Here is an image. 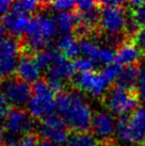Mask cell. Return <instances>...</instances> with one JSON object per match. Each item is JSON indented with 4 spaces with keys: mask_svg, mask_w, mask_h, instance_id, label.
<instances>
[{
    "mask_svg": "<svg viewBox=\"0 0 145 146\" xmlns=\"http://www.w3.org/2000/svg\"><path fill=\"white\" fill-rule=\"evenodd\" d=\"M130 132L132 143H145V107H141L130 115Z\"/></svg>",
    "mask_w": 145,
    "mask_h": 146,
    "instance_id": "9a60e30c",
    "label": "cell"
},
{
    "mask_svg": "<svg viewBox=\"0 0 145 146\" xmlns=\"http://www.w3.org/2000/svg\"><path fill=\"white\" fill-rule=\"evenodd\" d=\"M115 134L121 141L125 143H132L131 132H130V116L122 115L116 119Z\"/></svg>",
    "mask_w": 145,
    "mask_h": 146,
    "instance_id": "7402d4cb",
    "label": "cell"
},
{
    "mask_svg": "<svg viewBox=\"0 0 145 146\" xmlns=\"http://www.w3.org/2000/svg\"><path fill=\"white\" fill-rule=\"evenodd\" d=\"M56 111L66 126L75 132H86L91 128L93 110L84 96L77 91H67L56 97Z\"/></svg>",
    "mask_w": 145,
    "mask_h": 146,
    "instance_id": "6da1fadb",
    "label": "cell"
},
{
    "mask_svg": "<svg viewBox=\"0 0 145 146\" xmlns=\"http://www.w3.org/2000/svg\"><path fill=\"white\" fill-rule=\"evenodd\" d=\"M79 27L82 33L91 32L100 21V11L96 9L94 11L86 13H79Z\"/></svg>",
    "mask_w": 145,
    "mask_h": 146,
    "instance_id": "44dd1931",
    "label": "cell"
},
{
    "mask_svg": "<svg viewBox=\"0 0 145 146\" xmlns=\"http://www.w3.org/2000/svg\"><path fill=\"white\" fill-rule=\"evenodd\" d=\"M98 72H85V73H78L74 77V83L79 91L91 93L94 84L96 82Z\"/></svg>",
    "mask_w": 145,
    "mask_h": 146,
    "instance_id": "d6986e66",
    "label": "cell"
},
{
    "mask_svg": "<svg viewBox=\"0 0 145 146\" xmlns=\"http://www.w3.org/2000/svg\"><path fill=\"white\" fill-rule=\"evenodd\" d=\"M131 43L136 45L138 48L141 50H145V28H142L139 32L132 37Z\"/></svg>",
    "mask_w": 145,
    "mask_h": 146,
    "instance_id": "d6a6232c",
    "label": "cell"
},
{
    "mask_svg": "<svg viewBox=\"0 0 145 146\" xmlns=\"http://www.w3.org/2000/svg\"><path fill=\"white\" fill-rule=\"evenodd\" d=\"M128 9L133 18L138 21V24L140 25L142 28H145V2L142 1V3L139 4L138 7H134V8L129 7Z\"/></svg>",
    "mask_w": 145,
    "mask_h": 146,
    "instance_id": "f546056e",
    "label": "cell"
},
{
    "mask_svg": "<svg viewBox=\"0 0 145 146\" xmlns=\"http://www.w3.org/2000/svg\"><path fill=\"white\" fill-rule=\"evenodd\" d=\"M75 73L74 62L61 56L56 63L46 70V81L56 93L60 94L64 89L65 82L75 77Z\"/></svg>",
    "mask_w": 145,
    "mask_h": 146,
    "instance_id": "ba28073f",
    "label": "cell"
},
{
    "mask_svg": "<svg viewBox=\"0 0 145 146\" xmlns=\"http://www.w3.org/2000/svg\"><path fill=\"white\" fill-rule=\"evenodd\" d=\"M32 94L33 95H44V96H51L55 97L56 92L51 89V86L46 80H37L32 84Z\"/></svg>",
    "mask_w": 145,
    "mask_h": 146,
    "instance_id": "4316f807",
    "label": "cell"
},
{
    "mask_svg": "<svg viewBox=\"0 0 145 146\" xmlns=\"http://www.w3.org/2000/svg\"><path fill=\"white\" fill-rule=\"evenodd\" d=\"M57 50L61 53L62 57L69 60H76L80 57V42L77 41V38L72 34H62L59 36L56 43Z\"/></svg>",
    "mask_w": 145,
    "mask_h": 146,
    "instance_id": "5bb4252c",
    "label": "cell"
},
{
    "mask_svg": "<svg viewBox=\"0 0 145 146\" xmlns=\"http://www.w3.org/2000/svg\"><path fill=\"white\" fill-rule=\"evenodd\" d=\"M74 66L78 73H85V72H93L97 66V63L88 57H79L74 60Z\"/></svg>",
    "mask_w": 145,
    "mask_h": 146,
    "instance_id": "484cf974",
    "label": "cell"
},
{
    "mask_svg": "<svg viewBox=\"0 0 145 146\" xmlns=\"http://www.w3.org/2000/svg\"><path fill=\"white\" fill-rule=\"evenodd\" d=\"M1 76H2V75H1V72H0V77H1Z\"/></svg>",
    "mask_w": 145,
    "mask_h": 146,
    "instance_id": "ab89813d",
    "label": "cell"
},
{
    "mask_svg": "<svg viewBox=\"0 0 145 146\" xmlns=\"http://www.w3.org/2000/svg\"><path fill=\"white\" fill-rule=\"evenodd\" d=\"M115 127L116 121L111 114L107 112H97L94 114L91 129L97 141L104 143L110 142L115 134Z\"/></svg>",
    "mask_w": 145,
    "mask_h": 146,
    "instance_id": "30bf717a",
    "label": "cell"
},
{
    "mask_svg": "<svg viewBox=\"0 0 145 146\" xmlns=\"http://www.w3.org/2000/svg\"><path fill=\"white\" fill-rule=\"evenodd\" d=\"M56 21L48 13L40 12L31 18V23L25 34V44L31 51L40 52L47 49L58 34Z\"/></svg>",
    "mask_w": 145,
    "mask_h": 146,
    "instance_id": "7a4b0ae2",
    "label": "cell"
},
{
    "mask_svg": "<svg viewBox=\"0 0 145 146\" xmlns=\"http://www.w3.org/2000/svg\"><path fill=\"white\" fill-rule=\"evenodd\" d=\"M123 66L117 63H113V64L107 65L104 70L101 72V74L104 75V77L108 80L110 83L113 81H116L117 78L121 76V74L123 73Z\"/></svg>",
    "mask_w": 145,
    "mask_h": 146,
    "instance_id": "f1b7e54d",
    "label": "cell"
},
{
    "mask_svg": "<svg viewBox=\"0 0 145 146\" xmlns=\"http://www.w3.org/2000/svg\"><path fill=\"white\" fill-rule=\"evenodd\" d=\"M58 31L62 34H72V32L79 26V17L77 14L72 12H63L55 14Z\"/></svg>",
    "mask_w": 145,
    "mask_h": 146,
    "instance_id": "ac0fdd59",
    "label": "cell"
},
{
    "mask_svg": "<svg viewBox=\"0 0 145 146\" xmlns=\"http://www.w3.org/2000/svg\"><path fill=\"white\" fill-rule=\"evenodd\" d=\"M123 5L111 8L102 7L100 10L99 26L101 30L107 33V35L120 36L122 33L125 35V25L128 15L127 10Z\"/></svg>",
    "mask_w": 145,
    "mask_h": 146,
    "instance_id": "8992f818",
    "label": "cell"
},
{
    "mask_svg": "<svg viewBox=\"0 0 145 146\" xmlns=\"http://www.w3.org/2000/svg\"><path fill=\"white\" fill-rule=\"evenodd\" d=\"M27 111L32 118L44 119L47 116L55 114L56 111V97L33 95L27 104Z\"/></svg>",
    "mask_w": 145,
    "mask_h": 146,
    "instance_id": "8fae6325",
    "label": "cell"
},
{
    "mask_svg": "<svg viewBox=\"0 0 145 146\" xmlns=\"http://www.w3.org/2000/svg\"><path fill=\"white\" fill-rule=\"evenodd\" d=\"M61 57V53L56 49H44L40 52H36L35 59L36 64L39 65L41 70H48L53 66L56 61Z\"/></svg>",
    "mask_w": 145,
    "mask_h": 146,
    "instance_id": "ffe728a7",
    "label": "cell"
},
{
    "mask_svg": "<svg viewBox=\"0 0 145 146\" xmlns=\"http://www.w3.org/2000/svg\"><path fill=\"white\" fill-rule=\"evenodd\" d=\"M40 146H63V145H57V144L50 143V142H48V141H41Z\"/></svg>",
    "mask_w": 145,
    "mask_h": 146,
    "instance_id": "8d00e7d4",
    "label": "cell"
},
{
    "mask_svg": "<svg viewBox=\"0 0 145 146\" xmlns=\"http://www.w3.org/2000/svg\"><path fill=\"white\" fill-rule=\"evenodd\" d=\"M66 146H99L97 139L89 132H75L69 137Z\"/></svg>",
    "mask_w": 145,
    "mask_h": 146,
    "instance_id": "cb8c5ba5",
    "label": "cell"
},
{
    "mask_svg": "<svg viewBox=\"0 0 145 146\" xmlns=\"http://www.w3.org/2000/svg\"><path fill=\"white\" fill-rule=\"evenodd\" d=\"M139 90H128L114 83L105 95V105L117 117L128 115V113H133L139 109Z\"/></svg>",
    "mask_w": 145,
    "mask_h": 146,
    "instance_id": "3957f363",
    "label": "cell"
},
{
    "mask_svg": "<svg viewBox=\"0 0 145 146\" xmlns=\"http://www.w3.org/2000/svg\"><path fill=\"white\" fill-rule=\"evenodd\" d=\"M9 106L10 105H9L8 100L5 99L3 94L0 92V122H1V121L3 122L4 118L7 117L8 113L10 112Z\"/></svg>",
    "mask_w": 145,
    "mask_h": 146,
    "instance_id": "836d02e7",
    "label": "cell"
},
{
    "mask_svg": "<svg viewBox=\"0 0 145 146\" xmlns=\"http://www.w3.org/2000/svg\"><path fill=\"white\" fill-rule=\"evenodd\" d=\"M40 4V2L35 0H18V1L13 2L12 11L29 16L30 14L36 12Z\"/></svg>",
    "mask_w": 145,
    "mask_h": 146,
    "instance_id": "d4e9b609",
    "label": "cell"
},
{
    "mask_svg": "<svg viewBox=\"0 0 145 146\" xmlns=\"http://www.w3.org/2000/svg\"><path fill=\"white\" fill-rule=\"evenodd\" d=\"M139 93L141 97L145 100V69H143L140 76V81H139Z\"/></svg>",
    "mask_w": 145,
    "mask_h": 146,
    "instance_id": "d590c367",
    "label": "cell"
},
{
    "mask_svg": "<svg viewBox=\"0 0 145 146\" xmlns=\"http://www.w3.org/2000/svg\"><path fill=\"white\" fill-rule=\"evenodd\" d=\"M4 139H5V135L3 134L2 130L0 129V146H2V144L4 143Z\"/></svg>",
    "mask_w": 145,
    "mask_h": 146,
    "instance_id": "74e56055",
    "label": "cell"
},
{
    "mask_svg": "<svg viewBox=\"0 0 145 146\" xmlns=\"http://www.w3.org/2000/svg\"><path fill=\"white\" fill-rule=\"evenodd\" d=\"M16 146H40V142L34 134L29 133L21 137Z\"/></svg>",
    "mask_w": 145,
    "mask_h": 146,
    "instance_id": "1f68e13d",
    "label": "cell"
},
{
    "mask_svg": "<svg viewBox=\"0 0 145 146\" xmlns=\"http://www.w3.org/2000/svg\"><path fill=\"white\" fill-rule=\"evenodd\" d=\"M42 70L36 64L34 57H31L30 54H21L18 60L16 68V76L20 80L27 83H34L37 80H40Z\"/></svg>",
    "mask_w": 145,
    "mask_h": 146,
    "instance_id": "7c38bea8",
    "label": "cell"
},
{
    "mask_svg": "<svg viewBox=\"0 0 145 146\" xmlns=\"http://www.w3.org/2000/svg\"><path fill=\"white\" fill-rule=\"evenodd\" d=\"M141 73L139 63L127 65V67L123 69L121 76L117 78L115 84L128 90H138L137 85L140 81Z\"/></svg>",
    "mask_w": 145,
    "mask_h": 146,
    "instance_id": "e0dca14e",
    "label": "cell"
},
{
    "mask_svg": "<svg viewBox=\"0 0 145 146\" xmlns=\"http://www.w3.org/2000/svg\"><path fill=\"white\" fill-rule=\"evenodd\" d=\"M80 50L81 53L84 57L90 58V59H92L93 61L96 62L97 64H99L101 47L93 40L85 38V37L82 38L80 41Z\"/></svg>",
    "mask_w": 145,
    "mask_h": 146,
    "instance_id": "603a6c76",
    "label": "cell"
},
{
    "mask_svg": "<svg viewBox=\"0 0 145 146\" xmlns=\"http://www.w3.org/2000/svg\"><path fill=\"white\" fill-rule=\"evenodd\" d=\"M37 132L43 141H48L57 145L66 144L69 139V127L59 114H53L42 119L37 127Z\"/></svg>",
    "mask_w": 145,
    "mask_h": 146,
    "instance_id": "5b68a950",
    "label": "cell"
},
{
    "mask_svg": "<svg viewBox=\"0 0 145 146\" xmlns=\"http://www.w3.org/2000/svg\"><path fill=\"white\" fill-rule=\"evenodd\" d=\"M76 7V2L72 0H57L49 3V8L51 11L57 13H63V12H72L74 8Z\"/></svg>",
    "mask_w": 145,
    "mask_h": 146,
    "instance_id": "83f0119b",
    "label": "cell"
},
{
    "mask_svg": "<svg viewBox=\"0 0 145 146\" xmlns=\"http://www.w3.org/2000/svg\"><path fill=\"white\" fill-rule=\"evenodd\" d=\"M30 23V16L11 11L7 16L2 18L1 24L3 26L4 30L8 31L11 36L17 37L26 34Z\"/></svg>",
    "mask_w": 145,
    "mask_h": 146,
    "instance_id": "4fadbf2b",
    "label": "cell"
},
{
    "mask_svg": "<svg viewBox=\"0 0 145 146\" xmlns=\"http://www.w3.org/2000/svg\"><path fill=\"white\" fill-rule=\"evenodd\" d=\"M13 2L9 0H0V18L2 19L12 11Z\"/></svg>",
    "mask_w": 145,
    "mask_h": 146,
    "instance_id": "e575fe53",
    "label": "cell"
},
{
    "mask_svg": "<svg viewBox=\"0 0 145 146\" xmlns=\"http://www.w3.org/2000/svg\"><path fill=\"white\" fill-rule=\"evenodd\" d=\"M98 2L95 1H91V0H80V1H77L76 2V8L79 11V13H86L91 12L96 10Z\"/></svg>",
    "mask_w": 145,
    "mask_h": 146,
    "instance_id": "4dcf8cb0",
    "label": "cell"
},
{
    "mask_svg": "<svg viewBox=\"0 0 145 146\" xmlns=\"http://www.w3.org/2000/svg\"><path fill=\"white\" fill-rule=\"evenodd\" d=\"M0 92L3 94L9 105L16 108L27 106L32 96V86L17 77H7L0 82Z\"/></svg>",
    "mask_w": 145,
    "mask_h": 146,
    "instance_id": "277c9868",
    "label": "cell"
},
{
    "mask_svg": "<svg viewBox=\"0 0 145 146\" xmlns=\"http://www.w3.org/2000/svg\"><path fill=\"white\" fill-rule=\"evenodd\" d=\"M4 28H3V26H2V24H0V37H2L4 35Z\"/></svg>",
    "mask_w": 145,
    "mask_h": 146,
    "instance_id": "f35d334b",
    "label": "cell"
},
{
    "mask_svg": "<svg viewBox=\"0 0 145 146\" xmlns=\"http://www.w3.org/2000/svg\"><path fill=\"white\" fill-rule=\"evenodd\" d=\"M3 127L9 135L18 138L30 133L34 127V122L27 110L25 111L21 108H15L10 110L4 118Z\"/></svg>",
    "mask_w": 145,
    "mask_h": 146,
    "instance_id": "9c48e42d",
    "label": "cell"
},
{
    "mask_svg": "<svg viewBox=\"0 0 145 146\" xmlns=\"http://www.w3.org/2000/svg\"><path fill=\"white\" fill-rule=\"evenodd\" d=\"M142 57V50L133 45L130 41H125L122 44L116 51L115 56V63L120 65H130L138 63L140 58Z\"/></svg>",
    "mask_w": 145,
    "mask_h": 146,
    "instance_id": "2e32d148",
    "label": "cell"
},
{
    "mask_svg": "<svg viewBox=\"0 0 145 146\" xmlns=\"http://www.w3.org/2000/svg\"><path fill=\"white\" fill-rule=\"evenodd\" d=\"M20 44L16 37L3 35L0 37V72L2 76L11 77L16 73L19 60Z\"/></svg>",
    "mask_w": 145,
    "mask_h": 146,
    "instance_id": "52a82bcc",
    "label": "cell"
}]
</instances>
